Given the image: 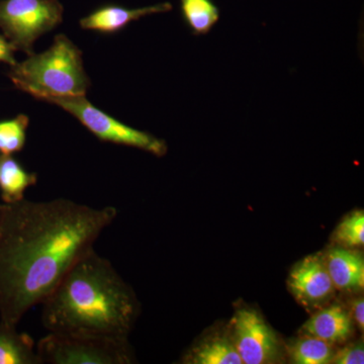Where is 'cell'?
<instances>
[{
  "label": "cell",
  "mask_w": 364,
  "mask_h": 364,
  "mask_svg": "<svg viewBox=\"0 0 364 364\" xmlns=\"http://www.w3.org/2000/svg\"><path fill=\"white\" fill-rule=\"evenodd\" d=\"M233 343L245 364H267L279 360L280 343L277 335L255 311H237L233 321Z\"/></svg>",
  "instance_id": "52a82bcc"
},
{
  "label": "cell",
  "mask_w": 364,
  "mask_h": 364,
  "mask_svg": "<svg viewBox=\"0 0 364 364\" xmlns=\"http://www.w3.org/2000/svg\"><path fill=\"white\" fill-rule=\"evenodd\" d=\"M36 348L42 364L135 363L129 338L49 332L36 344Z\"/></svg>",
  "instance_id": "277c9868"
},
{
  "label": "cell",
  "mask_w": 364,
  "mask_h": 364,
  "mask_svg": "<svg viewBox=\"0 0 364 364\" xmlns=\"http://www.w3.org/2000/svg\"><path fill=\"white\" fill-rule=\"evenodd\" d=\"M18 90L36 100L85 97L90 79L83 66L82 52L65 35L56 36L51 47L40 54L28 55L9 73Z\"/></svg>",
  "instance_id": "3957f363"
},
{
  "label": "cell",
  "mask_w": 364,
  "mask_h": 364,
  "mask_svg": "<svg viewBox=\"0 0 364 364\" xmlns=\"http://www.w3.org/2000/svg\"><path fill=\"white\" fill-rule=\"evenodd\" d=\"M183 363L193 364H242L233 341L213 338L196 345L184 356Z\"/></svg>",
  "instance_id": "5bb4252c"
},
{
  "label": "cell",
  "mask_w": 364,
  "mask_h": 364,
  "mask_svg": "<svg viewBox=\"0 0 364 364\" xmlns=\"http://www.w3.org/2000/svg\"><path fill=\"white\" fill-rule=\"evenodd\" d=\"M16 51L14 46L9 40L0 33V62L7 65L14 66L16 64L14 52Z\"/></svg>",
  "instance_id": "ffe728a7"
},
{
  "label": "cell",
  "mask_w": 364,
  "mask_h": 364,
  "mask_svg": "<svg viewBox=\"0 0 364 364\" xmlns=\"http://www.w3.org/2000/svg\"><path fill=\"white\" fill-rule=\"evenodd\" d=\"M47 102L59 105L64 111L76 117L102 142L136 148L158 157L166 154L165 141L117 121L88 102L85 97L51 98Z\"/></svg>",
  "instance_id": "8992f818"
},
{
  "label": "cell",
  "mask_w": 364,
  "mask_h": 364,
  "mask_svg": "<svg viewBox=\"0 0 364 364\" xmlns=\"http://www.w3.org/2000/svg\"><path fill=\"white\" fill-rule=\"evenodd\" d=\"M331 363L336 364H363L364 346L363 340L349 344L348 346L335 352Z\"/></svg>",
  "instance_id": "d6986e66"
},
{
  "label": "cell",
  "mask_w": 364,
  "mask_h": 364,
  "mask_svg": "<svg viewBox=\"0 0 364 364\" xmlns=\"http://www.w3.org/2000/svg\"><path fill=\"white\" fill-rule=\"evenodd\" d=\"M334 241L344 248L363 247L364 244V214L363 210L352 213L335 230Z\"/></svg>",
  "instance_id": "ac0fdd59"
},
{
  "label": "cell",
  "mask_w": 364,
  "mask_h": 364,
  "mask_svg": "<svg viewBox=\"0 0 364 364\" xmlns=\"http://www.w3.org/2000/svg\"><path fill=\"white\" fill-rule=\"evenodd\" d=\"M289 353L296 364L331 363L335 351L331 344L306 335L289 345Z\"/></svg>",
  "instance_id": "2e32d148"
},
{
  "label": "cell",
  "mask_w": 364,
  "mask_h": 364,
  "mask_svg": "<svg viewBox=\"0 0 364 364\" xmlns=\"http://www.w3.org/2000/svg\"><path fill=\"white\" fill-rule=\"evenodd\" d=\"M289 287L294 296L305 306L325 303L334 293V284L326 267L325 258L310 255L291 270Z\"/></svg>",
  "instance_id": "ba28073f"
},
{
  "label": "cell",
  "mask_w": 364,
  "mask_h": 364,
  "mask_svg": "<svg viewBox=\"0 0 364 364\" xmlns=\"http://www.w3.org/2000/svg\"><path fill=\"white\" fill-rule=\"evenodd\" d=\"M117 217L66 198L4 203L0 214V323L18 326L52 293Z\"/></svg>",
  "instance_id": "6da1fadb"
},
{
  "label": "cell",
  "mask_w": 364,
  "mask_h": 364,
  "mask_svg": "<svg viewBox=\"0 0 364 364\" xmlns=\"http://www.w3.org/2000/svg\"><path fill=\"white\" fill-rule=\"evenodd\" d=\"M30 119L26 114H18L13 119L0 121V153L14 155L21 152L26 142Z\"/></svg>",
  "instance_id": "e0dca14e"
},
{
  "label": "cell",
  "mask_w": 364,
  "mask_h": 364,
  "mask_svg": "<svg viewBox=\"0 0 364 364\" xmlns=\"http://www.w3.org/2000/svg\"><path fill=\"white\" fill-rule=\"evenodd\" d=\"M325 262L335 287L348 291L363 289V254L348 248H334L328 252Z\"/></svg>",
  "instance_id": "30bf717a"
},
{
  "label": "cell",
  "mask_w": 364,
  "mask_h": 364,
  "mask_svg": "<svg viewBox=\"0 0 364 364\" xmlns=\"http://www.w3.org/2000/svg\"><path fill=\"white\" fill-rule=\"evenodd\" d=\"M352 314L359 329H364V301L363 298L355 299L352 304Z\"/></svg>",
  "instance_id": "44dd1931"
},
{
  "label": "cell",
  "mask_w": 364,
  "mask_h": 364,
  "mask_svg": "<svg viewBox=\"0 0 364 364\" xmlns=\"http://www.w3.org/2000/svg\"><path fill=\"white\" fill-rule=\"evenodd\" d=\"M0 364H42L30 335L0 323Z\"/></svg>",
  "instance_id": "4fadbf2b"
},
{
  "label": "cell",
  "mask_w": 364,
  "mask_h": 364,
  "mask_svg": "<svg viewBox=\"0 0 364 364\" xmlns=\"http://www.w3.org/2000/svg\"><path fill=\"white\" fill-rule=\"evenodd\" d=\"M2 207H4V205H0V214H1Z\"/></svg>",
  "instance_id": "7402d4cb"
},
{
  "label": "cell",
  "mask_w": 364,
  "mask_h": 364,
  "mask_svg": "<svg viewBox=\"0 0 364 364\" xmlns=\"http://www.w3.org/2000/svg\"><path fill=\"white\" fill-rule=\"evenodd\" d=\"M184 23L196 36L207 35L220 20L214 0H179Z\"/></svg>",
  "instance_id": "9a60e30c"
},
{
  "label": "cell",
  "mask_w": 364,
  "mask_h": 364,
  "mask_svg": "<svg viewBox=\"0 0 364 364\" xmlns=\"http://www.w3.org/2000/svg\"><path fill=\"white\" fill-rule=\"evenodd\" d=\"M171 9L172 4L169 2H162L154 6L138 9H129L117 4H105L81 18L79 25L83 30L112 35L121 32L131 23L139 21L144 16L167 13Z\"/></svg>",
  "instance_id": "9c48e42d"
},
{
  "label": "cell",
  "mask_w": 364,
  "mask_h": 364,
  "mask_svg": "<svg viewBox=\"0 0 364 364\" xmlns=\"http://www.w3.org/2000/svg\"><path fill=\"white\" fill-rule=\"evenodd\" d=\"M37 182V173L28 172L13 155L0 153V196L4 203L25 200L26 189Z\"/></svg>",
  "instance_id": "7c38bea8"
},
{
  "label": "cell",
  "mask_w": 364,
  "mask_h": 364,
  "mask_svg": "<svg viewBox=\"0 0 364 364\" xmlns=\"http://www.w3.org/2000/svg\"><path fill=\"white\" fill-rule=\"evenodd\" d=\"M59 0H0V28L16 51L32 54L41 36L63 21Z\"/></svg>",
  "instance_id": "5b68a950"
},
{
  "label": "cell",
  "mask_w": 364,
  "mask_h": 364,
  "mask_svg": "<svg viewBox=\"0 0 364 364\" xmlns=\"http://www.w3.org/2000/svg\"><path fill=\"white\" fill-rule=\"evenodd\" d=\"M52 333L129 338L139 314L131 287L95 249L85 254L42 303Z\"/></svg>",
  "instance_id": "7a4b0ae2"
},
{
  "label": "cell",
  "mask_w": 364,
  "mask_h": 364,
  "mask_svg": "<svg viewBox=\"0 0 364 364\" xmlns=\"http://www.w3.org/2000/svg\"><path fill=\"white\" fill-rule=\"evenodd\" d=\"M303 332L331 345L342 343L350 338L353 323L350 314L341 306L334 305L309 318L303 326Z\"/></svg>",
  "instance_id": "8fae6325"
}]
</instances>
